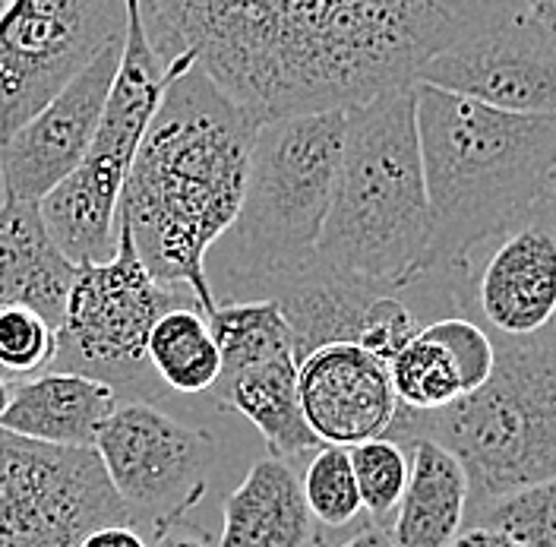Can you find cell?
Listing matches in <instances>:
<instances>
[{
    "label": "cell",
    "instance_id": "1",
    "mask_svg": "<svg viewBox=\"0 0 556 547\" xmlns=\"http://www.w3.org/2000/svg\"><path fill=\"white\" fill-rule=\"evenodd\" d=\"M260 124L190 67L168 86L124 184L121 225L146 270L168 288H187L206 316L218 308L206 253L241 212Z\"/></svg>",
    "mask_w": 556,
    "mask_h": 547
},
{
    "label": "cell",
    "instance_id": "2",
    "mask_svg": "<svg viewBox=\"0 0 556 547\" xmlns=\"http://www.w3.org/2000/svg\"><path fill=\"white\" fill-rule=\"evenodd\" d=\"M417 137L430 200V244L417 282L450 291L478 247L531 219L556 169V114H519L415 83Z\"/></svg>",
    "mask_w": 556,
    "mask_h": 547
},
{
    "label": "cell",
    "instance_id": "3",
    "mask_svg": "<svg viewBox=\"0 0 556 547\" xmlns=\"http://www.w3.org/2000/svg\"><path fill=\"white\" fill-rule=\"evenodd\" d=\"M430 244V200L415 86L348 108L332 206L313 263L386 291L417 285Z\"/></svg>",
    "mask_w": 556,
    "mask_h": 547
},
{
    "label": "cell",
    "instance_id": "4",
    "mask_svg": "<svg viewBox=\"0 0 556 547\" xmlns=\"http://www.w3.org/2000/svg\"><path fill=\"white\" fill-rule=\"evenodd\" d=\"M458 16L462 0H281L269 121L348 111L415 86Z\"/></svg>",
    "mask_w": 556,
    "mask_h": 547
},
{
    "label": "cell",
    "instance_id": "5",
    "mask_svg": "<svg viewBox=\"0 0 556 547\" xmlns=\"http://www.w3.org/2000/svg\"><path fill=\"white\" fill-rule=\"evenodd\" d=\"M345 124L348 111L260 124L241 212L206 253L215 304L266 298L278 282L311 266L332 206Z\"/></svg>",
    "mask_w": 556,
    "mask_h": 547
},
{
    "label": "cell",
    "instance_id": "6",
    "mask_svg": "<svg viewBox=\"0 0 556 547\" xmlns=\"http://www.w3.org/2000/svg\"><path fill=\"white\" fill-rule=\"evenodd\" d=\"M405 444L446 446L468 475V513L528 484L556 478V343L528 339L496 348L484 386L430 414L402 411L389 434Z\"/></svg>",
    "mask_w": 556,
    "mask_h": 547
},
{
    "label": "cell",
    "instance_id": "7",
    "mask_svg": "<svg viewBox=\"0 0 556 547\" xmlns=\"http://www.w3.org/2000/svg\"><path fill=\"white\" fill-rule=\"evenodd\" d=\"M190 67H197L193 58H177L172 67L159 61L142 33L139 0H127L124 54L96 139L83 162L38 203L48 235L73 266L104 263L117 253L121 197L139 142L168 86Z\"/></svg>",
    "mask_w": 556,
    "mask_h": 547
},
{
    "label": "cell",
    "instance_id": "8",
    "mask_svg": "<svg viewBox=\"0 0 556 547\" xmlns=\"http://www.w3.org/2000/svg\"><path fill=\"white\" fill-rule=\"evenodd\" d=\"M187 304H197V298L187 288L162 285L149 273L130 232L121 225L117 253L111 260L76 266L51 371L96 376L121 396L127 393L130 399L162 406V393L168 389L149 368L146 343L168 310Z\"/></svg>",
    "mask_w": 556,
    "mask_h": 547
},
{
    "label": "cell",
    "instance_id": "9",
    "mask_svg": "<svg viewBox=\"0 0 556 547\" xmlns=\"http://www.w3.org/2000/svg\"><path fill=\"white\" fill-rule=\"evenodd\" d=\"M415 83L519 114H556V38L525 0H462L450 41Z\"/></svg>",
    "mask_w": 556,
    "mask_h": 547
},
{
    "label": "cell",
    "instance_id": "10",
    "mask_svg": "<svg viewBox=\"0 0 556 547\" xmlns=\"http://www.w3.org/2000/svg\"><path fill=\"white\" fill-rule=\"evenodd\" d=\"M104 475L146 538L180 522L203 497L218 462L215 437L155 402L127 399L96 440Z\"/></svg>",
    "mask_w": 556,
    "mask_h": 547
},
{
    "label": "cell",
    "instance_id": "11",
    "mask_svg": "<svg viewBox=\"0 0 556 547\" xmlns=\"http://www.w3.org/2000/svg\"><path fill=\"white\" fill-rule=\"evenodd\" d=\"M130 522L96 449H67L0 427V547H79Z\"/></svg>",
    "mask_w": 556,
    "mask_h": 547
},
{
    "label": "cell",
    "instance_id": "12",
    "mask_svg": "<svg viewBox=\"0 0 556 547\" xmlns=\"http://www.w3.org/2000/svg\"><path fill=\"white\" fill-rule=\"evenodd\" d=\"M281 0H139L142 33L165 67L197 70L256 121H269Z\"/></svg>",
    "mask_w": 556,
    "mask_h": 547
},
{
    "label": "cell",
    "instance_id": "13",
    "mask_svg": "<svg viewBox=\"0 0 556 547\" xmlns=\"http://www.w3.org/2000/svg\"><path fill=\"white\" fill-rule=\"evenodd\" d=\"M127 33V0H0V142Z\"/></svg>",
    "mask_w": 556,
    "mask_h": 547
},
{
    "label": "cell",
    "instance_id": "14",
    "mask_svg": "<svg viewBox=\"0 0 556 547\" xmlns=\"http://www.w3.org/2000/svg\"><path fill=\"white\" fill-rule=\"evenodd\" d=\"M121 54L124 38L102 48L54 99L0 142L7 200L41 203L83 162L99 130Z\"/></svg>",
    "mask_w": 556,
    "mask_h": 547
},
{
    "label": "cell",
    "instance_id": "15",
    "mask_svg": "<svg viewBox=\"0 0 556 547\" xmlns=\"http://www.w3.org/2000/svg\"><path fill=\"white\" fill-rule=\"evenodd\" d=\"M493 333L509 343L541 339L556 323V225L538 209L496 238L478 275L458 285Z\"/></svg>",
    "mask_w": 556,
    "mask_h": 547
},
{
    "label": "cell",
    "instance_id": "16",
    "mask_svg": "<svg viewBox=\"0 0 556 547\" xmlns=\"http://www.w3.org/2000/svg\"><path fill=\"white\" fill-rule=\"evenodd\" d=\"M304 421L323 446L367 444L386 437L399 396L389 368L357 343H329L298 361Z\"/></svg>",
    "mask_w": 556,
    "mask_h": 547
},
{
    "label": "cell",
    "instance_id": "17",
    "mask_svg": "<svg viewBox=\"0 0 556 547\" xmlns=\"http://www.w3.org/2000/svg\"><path fill=\"white\" fill-rule=\"evenodd\" d=\"M121 406V393L96 376L45 371L10 386L0 427L35 444L96 449L104 421Z\"/></svg>",
    "mask_w": 556,
    "mask_h": 547
},
{
    "label": "cell",
    "instance_id": "18",
    "mask_svg": "<svg viewBox=\"0 0 556 547\" xmlns=\"http://www.w3.org/2000/svg\"><path fill=\"white\" fill-rule=\"evenodd\" d=\"M316 519L301 475L281 456H263L225 497L218 547H313Z\"/></svg>",
    "mask_w": 556,
    "mask_h": 547
},
{
    "label": "cell",
    "instance_id": "19",
    "mask_svg": "<svg viewBox=\"0 0 556 547\" xmlns=\"http://www.w3.org/2000/svg\"><path fill=\"white\" fill-rule=\"evenodd\" d=\"M76 266L51 240L38 203L0 206V308L38 310L54 330L64 320Z\"/></svg>",
    "mask_w": 556,
    "mask_h": 547
},
{
    "label": "cell",
    "instance_id": "20",
    "mask_svg": "<svg viewBox=\"0 0 556 547\" xmlns=\"http://www.w3.org/2000/svg\"><path fill=\"white\" fill-rule=\"evenodd\" d=\"M405 446H412V475L389 535L395 547H450L468 519V475L446 446L427 437Z\"/></svg>",
    "mask_w": 556,
    "mask_h": 547
},
{
    "label": "cell",
    "instance_id": "21",
    "mask_svg": "<svg viewBox=\"0 0 556 547\" xmlns=\"http://www.w3.org/2000/svg\"><path fill=\"white\" fill-rule=\"evenodd\" d=\"M218 406L235 409L243 414L269 444L273 456H281L288 462L311 459L319 449V440L304 421L301 396H298V358L278 355L263 364H250L243 371L218 376L215 389Z\"/></svg>",
    "mask_w": 556,
    "mask_h": 547
},
{
    "label": "cell",
    "instance_id": "22",
    "mask_svg": "<svg viewBox=\"0 0 556 547\" xmlns=\"http://www.w3.org/2000/svg\"><path fill=\"white\" fill-rule=\"evenodd\" d=\"M380 291L386 288L351 282L311 263L301 273L278 282L266 298L278 301L294 336V355L301 361L319 345L357 343L367 308Z\"/></svg>",
    "mask_w": 556,
    "mask_h": 547
},
{
    "label": "cell",
    "instance_id": "23",
    "mask_svg": "<svg viewBox=\"0 0 556 547\" xmlns=\"http://www.w3.org/2000/svg\"><path fill=\"white\" fill-rule=\"evenodd\" d=\"M146 358L155 380L174 396H206L222 376V351L197 304L168 310L152 326Z\"/></svg>",
    "mask_w": 556,
    "mask_h": 547
},
{
    "label": "cell",
    "instance_id": "24",
    "mask_svg": "<svg viewBox=\"0 0 556 547\" xmlns=\"http://www.w3.org/2000/svg\"><path fill=\"white\" fill-rule=\"evenodd\" d=\"M208 330L222 351V376L263 364L278 355H294V336L278 301H225L208 313ZM298 358V355H294Z\"/></svg>",
    "mask_w": 556,
    "mask_h": 547
},
{
    "label": "cell",
    "instance_id": "25",
    "mask_svg": "<svg viewBox=\"0 0 556 547\" xmlns=\"http://www.w3.org/2000/svg\"><path fill=\"white\" fill-rule=\"evenodd\" d=\"M392 389L399 396V409L430 414L455 406L465 389V376L458 368V358L440 336H433L427 326H420L412 343L405 345L389 364Z\"/></svg>",
    "mask_w": 556,
    "mask_h": 547
},
{
    "label": "cell",
    "instance_id": "26",
    "mask_svg": "<svg viewBox=\"0 0 556 547\" xmlns=\"http://www.w3.org/2000/svg\"><path fill=\"white\" fill-rule=\"evenodd\" d=\"M465 525H484L519 547H556V478L509 490L471 510Z\"/></svg>",
    "mask_w": 556,
    "mask_h": 547
},
{
    "label": "cell",
    "instance_id": "27",
    "mask_svg": "<svg viewBox=\"0 0 556 547\" xmlns=\"http://www.w3.org/2000/svg\"><path fill=\"white\" fill-rule=\"evenodd\" d=\"M348 452H351V469L357 478L364 513L377 525L392 522V515L402 504V494L408 487L412 452L392 437H377V440L351 446Z\"/></svg>",
    "mask_w": 556,
    "mask_h": 547
},
{
    "label": "cell",
    "instance_id": "28",
    "mask_svg": "<svg viewBox=\"0 0 556 547\" xmlns=\"http://www.w3.org/2000/svg\"><path fill=\"white\" fill-rule=\"evenodd\" d=\"M301 487L311 515L323 529H345L364 513L357 478L351 469V452L345 446H319L304 465Z\"/></svg>",
    "mask_w": 556,
    "mask_h": 547
},
{
    "label": "cell",
    "instance_id": "29",
    "mask_svg": "<svg viewBox=\"0 0 556 547\" xmlns=\"http://www.w3.org/2000/svg\"><path fill=\"white\" fill-rule=\"evenodd\" d=\"M58 358V330L33 308H0V380L26 383L51 371Z\"/></svg>",
    "mask_w": 556,
    "mask_h": 547
},
{
    "label": "cell",
    "instance_id": "30",
    "mask_svg": "<svg viewBox=\"0 0 556 547\" xmlns=\"http://www.w3.org/2000/svg\"><path fill=\"white\" fill-rule=\"evenodd\" d=\"M417 333H420V326H417V313L412 310V304H405V298H399V291H380L367 308L357 345L367 348L374 358H380L382 364H389Z\"/></svg>",
    "mask_w": 556,
    "mask_h": 547
},
{
    "label": "cell",
    "instance_id": "31",
    "mask_svg": "<svg viewBox=\"0 0 556 547\" xmlns=\"http://www.w3.org/2000/svg\"><path fill=\"white\" fill-rule=\"evenodd\" d=\"M79 547H149V538L139 532L137 525L121 522V525H104L83 538Z\"/></svg>",
    "mask_w": 556,
    "mask_h": 547
},
{
    "label": "cell",
    "instance_id": "32",
    "mask_svg": "<svg viewBox=\"0 0 556 547\" xmlns=\"http://www.w3.org/2000/svg\"><path fill=\"white\" fill-rule=\"evenodd\" d=\"M149 547H218V545L208 538L206 532H200V529H193V525H187V522H174V525H168L165 532H159Z\"/></svg>",
    "mask_w": 556,
    "mask_h": 547
},
{
    "label": "cell",
    "instance_id": "33",
    "mask_svg": "<svg viewBox=\"0 0 556 547\" xmlns=\"http://www.w3.org/2000/svg\"><path fill=\"white\" fill-rule=\"evenodd\" d=\"M450 547H519L516 542H509L506 535L484 529V525H465L458 532V538Z\"/></svg>",
    "mask_w": 556,
    "mask_h": 547
},
{
    "label": "cell",
    "instance_id": "34",
    "mask_svg": "<svg viewBox=\"0 0 556 547\" xmlns=\"http://www.w3.org/2000/svg\"><path fill=\"white\" fill-rule=\"evenodd\" d=\"M336 547H395V542H392V535H389L386 525L370 522V525H364L361 532H354L348 542H342V545Z\"/></svg>",
    "mask_w": 556,
    "mask_h": 547
},
{
    "label": "cell",
    "instance_id": "35",
    "mask_svg": "<svg viewBox=\"0 0 556 547\" xmlns=\"http://www.w3.org/2000/svg\"><path fill=\"white\" fill-rule=\"evenodd\" d=\"M531 16L556 38V0H525Z\"/></svg>",
    "mask_w": 556,
    "mask_h": 547
},
{
    "label": "cell",
    "instance_id": "36",
    "mask_svg": "<svg viewBox=\"0 0 556 547\" xmlns=\"http://www.w3.org/2000/svg\"><path fill=\"white\" fill-rule=\"evenodd\" d=\"M541 212L556 225V169L554 177H551V187H547V197H544V203H541Z\"/></svg>",
    "mask_w": 556,
    "mask_h": 547
},
{
    "label": "cell",
    "instance_id": "37",
    "mask_svg": "<svg viewBox=\"0 0 556 547\" xmlns=\"http://www.w3.org/2000/svg\"><path fill=\"white\" fill-rule=\"evenodd\" d=\"M7 402H10V383L0 380V418H3V411H7Z\"/></svg>",
    "mask_w": 556,
    "mask_h": 547
},
{
    "label": "cell",
    "instance_id": "38",
    "mask_svg": "<svg viewBox=\"0 0 556 547\" xmlns=\"http://www.w3.org/2000/svg\"><path fill=\"white\" fill-rule=\"evenodd\" d=\"M7 203V184H3V156H0V206Z\"/></svg>",
    "mask_w": 556,
    "mask_h": 547
}]
</instances>
